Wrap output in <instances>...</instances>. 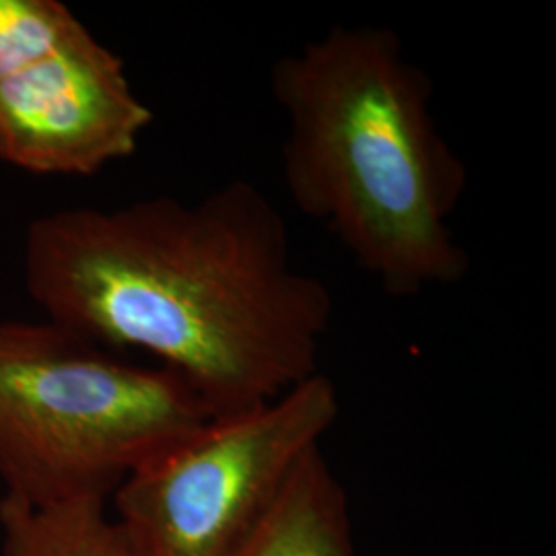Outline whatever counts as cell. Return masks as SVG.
<instances>
[{"instance_id": "obj_7", "label": "cell", "mask_w": 556, "mask_h": 556, "mask_svg": "<svg viewBox=\"0 0 556 556\" xmlns=\"http://www.w3.org/2000/svg\"><path fill=\"white\" fill-rule=\"evenodd\" d=\"M105 498L31 507L0 498L2 556H132Z\"/></svg>"}, {"instance_id": "obj_2", "label": "cell", "mask_w": 556, "mask_h": 556, "mask_svg": "<svg viewBox=\"0 0 556 556\" xmlns=\"http://www.w3.org/2000/svg\"><path fill=\"white\" fill-rule=\"evenodd\" d=\"M287 122L280 172L319 223L392 298L470 275L454 231L468 167L439 128L429 73L394 29L338 23L270 68Z\"/></svg>"}, {"instance_id": "obj_8", "label": "cell", "mask_w": 556, "mask_h": 556, "mask_svg": "<svg viewBox=\"0 0 556 556\" xmlns=\"http://www.w3.org/2000/svg\"><path fill=\"white\" fill-rule=\"evenodd\" d=\"M83 27L59 0H0V79L59 50Z\"/></svg>"}, {"instance_id": "obj_3", "label": "cell", "mask_w": 556, "mask_h": 556, "mask_svg": "<svg viewBox=\"0 0 556 556\" xmlns=\"http://www.w3.org/2000/svg\"><path fill=\"white\" fill-rule=\"evenodd\" d=\"M213 417L165 367L118 357L52 319H0V480L31 507L108 498Z\"/></svg>"}, {"instance_id": "obj_6", "label": "cell", "mask_w": 556, "mask_h": 556, "mask_svg": "<svg viewBox=\"0 0 556 556\" xmlns=\"http://www.w3.org/2000/svg\"><path fill=\"white\" fill-rule=\"evenodd\" d=\"M233 556H357L346 493L316 447Z\"/></svg>"}, {"instance_id": "obj_5", "label": "cell", "mask_w": 556, "mask_h": 556, "mask_svg": "<svg viewBox=\"0 0 556 556\" xmlns=\"http://www.w3.org/2000/svg\"><path fill=\"white\" fill-rule=\"evenodd\" d=\"M151 122L124 60L87 25L0 79V160L36 176H93L128 160Z\"/></svg>"}, {"instance_id": "obj_1", "label": "cell", "mask_w": 556, "mask_h": 556, "mask_svg": "<svg viewBox=\"0 0 556 556\" xmlns=\"http://www.w3.org/2000/svg\"><path fill=\"white\" fill-rule=\"evenodd\" d=\"M25 287L46 318L184 379L213 417L318 374L334 299L301 270L287 220L256 184L186 200L75 206L31 220Z\"/></svg>"}, {"instance_id": "obj_4", "label": "cell", "mask_w": 556, "mask_h": 556, "mask_svg": "<svg viewBox=\"0 0 556 556\" xmlns=\"http://www.w3.org/2000/svg\"><path fill=\"white\" fill-rule=\"evenodd\" d=\"M338 417L337 383L318 371L273 402L208 418L114 491L130 553L236 555Z\"/></svg>"}]
</instances>
